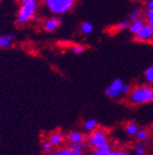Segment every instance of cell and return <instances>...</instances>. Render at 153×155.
Segmentation results:
<instances>
[{
    "instance_id": "277c9868",
    "label": "cell",
    "mask_w": 153,
    "mask_h": 155,
    "mask_svg": "<svg viewBox=\"0 0 153 155\" xmlns=\"http://www.w3.org/2000/svg\"><path fill=\"white\" fill-rule=\"evenodd\" d=\"M108 133L103 128H96L95 130L89 133V135L87 136V143H88V147L91 148L92 150L93 149H98L103 145L108 144Z\"/></svg>"
},
{
    "instance_id": "4316f807",
    "label": "cell",
    "mask_w": 153,
    "mask_h": 155,
    "mask_svg": "<svg viewBox=\"0 0 153 155\" xmlns=\"http://www.w3.org/2000/svg\"><path fill=\"white\" fill-rule=\"evenodd\" d=\"M108 155H124V151L122 150H119V149H115V150H111L109 152V154Z\"/></svg>"
},
{
    "instance_id": "4fadbf2b",
    "label": "cell",
    "mask_w": 153,
    "mask_h": 155,
    "mask_svg": "<svg viewBox=\"0 0 153 155\" xmlns=\"http://www.w3.org/2000/svg\"><path fill=\"white\" fill-rule=\"evenodd\" d=\"M140 128L139 125L135 122H127L124 126V131L127 136H131V137H134L136 135V133L138 131V129Z\"/></svg>"
},
{
    "instance_id": "484cf974",
    "label": "cell",
    "mask_w": 153,
    "mask_h": 155,
    "mask_svg": "<svg viewBox=\"0 0 153 155\" xmlns=\"http://www.w3.org/2000/svg\"><path fill=\"white\" fill-rule=\"evenodd\" d=\"M144 10H149L153 9V0H144Z\"/></svg>"
},
{
    "instance_id": "d6986e66",
    "label": "cell",
    "mask_w": 153,
    "mask_h": 155,
    "mask_svg": "<svg viewBox=\"0 0 153 155\" xmlns=\"http://www.w3.org/2000/svg\"><path fill=\"white\" fill-rule=\"evenodd\" d=\"M144 16V9L141 8H135L131 13H130L127 19L129 21H133V19H138V18H142Z\"/></svg>"
},
{
    "instance_id": "7402d4cb",
    "label": "cell",
    "mask_w": 153,
    "mask_h": 155,
    "mask_svg": "<svg viewBox=\"0 0 153 155\" xmlns=\"http://www.w3.org/2000/svg\"><path fill=\"white\" fill-rule=\"evenodd\" d=\"M144 78L146 82L150 85H153V65L149 66L144 72Z\"/></svg>"
},
{
    "instance_id": "7c38bea8",
    "label": "cell",
    "mask_w": 153,
    "mask_h": 155,
    "mask_svg": "<svg viewBox=\"0 0 153 155\" xmlns=\"http://www.w3.org/2000/svg\"><path fill=\"white\" fill-rule=\"evenodd\" d=\"M84 130L87 133H91V131L95 130L96 128H98V121L96 119H87L83 124Z\"/></svg>"
},
{
    "instance_id": "e0dca14e",
    "label": "cell",
    "mask_w": 153,
    "mask_h": 155,
    "mask_svg": "<svg viewBox=\"0 0 153 155\" xmlns=\"http://www.w3.org/2000/svg\"><path fill=\"white\" fill-rule=\"evenodd\" d=\"M70 148H71L74 155H88L86 153V150L89 148L87 142L80 145H70Z\"/></svg>"
},
{
    "instance_id": "52a82bcc",
    "label": "cell",
    "mask_w": 153,
    "mask_h": 155,
    "mask_svg": "<svg viewBox=\"0 0 153 155\" xmlns=\"http://www.w3.org/2000/svg\"><path fill=\"white\" fill-rule=\"evenodd\" d=\"M87 136L78 130H72L65 135V141L70 145H80L87 142Z\"/></svg>"
},
{
    "instance_id": "d4e9b609",
    "label": "cell",
    "mask_w": 153,
    "mask_h": 155,
    "mask_svg": "<svg viewBox=\"0 0 153 155\" xmlns=\"http://www.w3.org/2000/svg\"><path fill=\"white\" fill-rule=\"evenodd\" d=\"M42 150H43V152L46 153V154H49V153H52L54 151V147L49 141L46 140L42 143Z\"/></svg>"
},
{
    "instance_id": "2e32d148",
    "label": "cell",
    "mask_w": 153,
    "mask_h": 155,
    "mask_svg": "<svg viewBox=\"0 0 153 155\" xmlns=\"http://www.w3.org/2000/svg\"><path fill=\"white\" fill-rule=\"evenodd\" d=\"M79 31L80 34H83L84 36H89L93 32V25L90 22H83L79 25Z\"/></svg>"
},
{
    "instance_id": "9c48e42d",
    "label": "cell",
    "mask_w": 153,
    "mask_h": 155,
    "mask_svg": "<svg viewBox=\"0 0 153 155\" xmlns=\"http://www.w3.org/2000/svg\"><path fill=\"white\" fill-rule=\"evenodd\" d=\"M47 140L53 144L54 148H59L65 142V135L62 131H53L48 135Z\"/></svg>"
},
{
    "instance_id": "4dcf8cb0",
    "label": "cell",
    "mask_w": 153,
    "mask_h": 155,
    "mask_svg": "<svg viewBox=\"0 0 153 155\" xmlns=\"http://www.w3.org/2000/svg\"><path fill=\"white\" fill-rule=\"evenodd\" d=\"M133 1H135V2H142L144 0H133Z\"/></svg>"
},
{
    "instance_id": "6da1fadb",
    "label": "cell",
    "mask_w": 153,
    "mask_h": 155,
    "mask_svg": "<svg viewBox=\"0 0 153 155\" xmlns=\"http://www.w3.org/2000/svg\"><path fill=\"white\" fill-rule=\"evenodd\" d=\"M127 102L132 106H144L153 102V85L148 83L131 87L126 95Z\"/></svg>"
},
{
    "instance_id": "f546056e",
    "label": "cell",
    "mask_w": 153,
    "mask_h": 155,
    "mask_svg": "<svg viewBox=\"0 0 153 155\" xmlns=\"http://www.w3.org/2000/svg\"><path fill=\"white\" fill-rule=\"evenodd\" d=\"M28 1H32V0H19V2H28Z\"/></svg>"
},
{
    "instance_id": "ffe728a7",
    "label": "cell",
    "mask_w": 153,
    "mask_h": 155,
    "mask_svg": "<svg viewBox=\"0 0 153 155\" xmlns=\"http://www.w3.org/2000/svg\"><path fill=\"white\" fill-rule=\"evenodd\" d=\"M47 155H74L71 150L70 147H61L60 149H57V150L53 151L52 153Z\"/></svg>"
},
{
    "instance_id": "f1b7e54d",
    "label": "cell",
    "mask_w": 153,
    "mask_h": 155,
    "mask_svg": "<svg viewBox=\"0 0 153 155\" xmlns=\"http://www.w3.org/2000/svg\"><path fill=\"white\" fill-rule=\"evenodd\" d=\"M124 155H136V154H134V153L132 152H124Z\"/></svg>"
},
{
    "instance_id": "44dd1931",
    "label": "cell",
    "mask_w": 153,
    "mask_h": 155,
    "mask_svg": "<svg viewBox=\"0 0 153 155\" xmlns=\"http://www.w3.org/2000/svg\"><path fill=\"white\" fill-rule=\"evenodd\" d=\"M147 151L145 149V142L142 141H136L134 145V154L136 155H146Z\"/></svg>"
},
{
    "instance_id": "83f0119b",
    "label": "cell",
    "mask_w": 153,
    "mask_h": 155,
    "mask_svg": "<svg viewBox=\"0 0 153 155\" xmlns=\"http://www.w3.org/2000/svg\"><path fill=\"white\" fill-rule=\"evenodd\" d=\"M130 91H131V86H130V85H127V84H125L124 87H123V95H124V96H126V95L130 93Z\"/></svg>"
},
{
    "instance_id": "ba28073f",
    "label": "cell",
    "mask_w": 153,
    "mask_h": 155,
    "mask_svg": "<svg viewBox=\"0 0 153 155\" xmlns=\"http://www.w3.org/2000/svg\"><path fill=\"white\" fill-rule=\"evenodd\" d=\"M62 24V19L59 16H55L53 15L52 17H48L43 22V29L45 31L53 32L59 28L60 25Z\"/></svg>"
},
{
    "instance_id": "8992f818",
    "label": "cell",
    "mask_w": 153,
    "mask_h": 155,
    "mask_svg": "<svg viewBox=\"0 0 153 155\" xmlns=\"http://www.w3.org/2000/svg\"><path fill=\"white\" fill-rule=\"evenodd\" d=\"M134 40L140 43H153V29L146 24L136 35H134Z\"/></svg>"
},
{
    "instance_id": "7a4b0ae2",
    "label": "cell",
    "mask_w": 153,
    "mask_h": 155,
    "mask_svg": "<svg viewBox=\"0 0 153 155\" xmlns=\"http://www.w3.org/2000/svg\"><path fill=\"white\" fill-rule=\"evenodd\" d=\"M39 0H32L28 2H22L16 14V22L18 25H26L33 21L39 11Z\"/></svg>"
},
{
    "instance_id": "ac0fdd59",
    "label": "cell",
    "mask_w": 153,
    "mask_h": 155,
    "mask_svg": "<svg viewBox=\"0 0 153 155\" xmlns=\"http://www.w3.org/2000/svg\"><path fill=\"white\" fill-rule=\"evenodd\" d=\"M111 150H113V148H111V145L108 143V144L103 145V147H101V148H98V149H93L90 155H108Z\"/></svg>"
},
{
    "instance_id": "603a6c76",
    "label": "cell",
    "mask_w": 153,
    "mask_h": 155,
    "mask_svg": "<svg viewBox=\"0 0 153 155\" xmlns=\"http://www.w3.org/2000/svg\"><path fill=\"white\" fill-rule=\"evenodd\" d=\"M144 16L146 19L147 24L153 29V9L144 10Z\"/></svg>"
},
{
    "instance_id": "9a60e30c",
    "label": "cell",
    "mask_w": 153,
    "mask_h": 155,
    "mask_svg": "<svg viewBox=\"0 0 153 155\" xmlns=\"http://www.w3.org/2000/svg\"><path fill=\"white\" fill-rule=\"evenodd\" d=\"M129 24H130V21L127 18L124 19V21H121V22L117 23L115 26L111 27V32L117 34V32H121V31H124V30H127Z\"/></svg>"
},
{
    "instance_id": "5b68a950",
    "label": "cell",
    "mask_w": 153,
    "mask_h": 155,
    "mask_svg": "<svg viewBox=\"0 0 153 155\" xmlns=\"http://www.w3.org/2000/svg\"><path fill=\"white\" fill-rule=\"evenodd\" d=\"M125 83L121 79H115L113 82L106 87L105 94L110 99H117L121 95H123V87Z\"/></svg>"
},
{
    "instance_id": "30bf717a",
    "label": "cell",
    "mask_w": 153,
    "mask_h": 155,
    "mask_svg": "<svg viewBox=\"0 0 153 155\" xmlns=\"http://www.w3.org/2000/svg\"><path fill=\"white\" fill-rule=\"evenodd\" d=\"M146 24H147V22H146V19H145V17L138 18V19H133V21H130L127 30H129L132 36H134V35H136Z\"/></svg>"
},
{
    "instance_id": "cb8c5ba5",
    "label": "cell",
    "mask_w": 153,
    "mask_h": 155,
    "mask_svg": "<svg viewBox=\"0 0 153 155\" xmlns=\"http://www.w3.org/2000/svg\"><path fill=\"white\" fill-rule=\"evenodd\" d=\"M85 51H86V48L83 44H73V45H71V52L75 55L83 54Z\"/></svg>"
},
{
    "instance_id": "3957f363",
    "label": "cell",
    "mask_w": 153,
    "mask_h": 155,
    "mask_svg": "<svg viewBox=\"0 0 153 155\" xmlns=\"http://www.w3.org/2000/svg\"><path fill=\"white\" fill-rule=\"evenodd\" d=\"M42 2L48 12L55 16L71 12L76 5V0H42Z\"/></svg>"
},
{
    "instance_id": "8fae6325",
    "label": "cell",
    "mask_w": 153,
    "mask_h": 155,
    "mask_svg": "<svg viewBox=\"0 0 153 155\" xmlns=\"http://www.w3.org/2000/svg\"><path fill=\"white\" fill-rule=\"evenodd\" d=\"M15 41L14 35L9 34V35H0V50L3 48H9L13 45Z\"/></svg>"
},
{
    "instance_id": "5bb4252c",
    "label": "cell",
    "mask_w": 153,
    "mask_h": 155,
    "mask_svg": "<svg viewBox=\"0 0 153 155\" xmlns=\"http://www.w3.org/2000/svg\"><path fill=\"white\" fill-rule=\"evenodd\" d=\"M150 136H151V131L148 128H139L134 137L136 141H142V142H145V141H147L150 138Z\"/></svg>"
}]
</instances>
